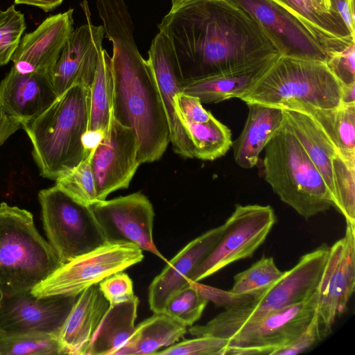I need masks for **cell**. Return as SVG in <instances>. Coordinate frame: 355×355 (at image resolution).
<instances>
[{
  "label": "cell",
  "mask_w": 355,
  "mask_h": 355,
  "mask_svg": "<svg viewBox=\"0 0 355 355\" xmlns=\"http://www.w3.org/2000/svg\"><path fill=\"white\" fill-rule=\"evenodd\" d=\"M158 28L183 84L279 55L257 22L232 0H172Z\"/></svg>",
  "instance_id": "cell-1"
},
{
  "label": "cell",
  "mask_w": 355,
  "mask_h": 355,
  "mask_svg": "<svg viewBox=\"0 0 355 355\" xmlns=\"http://www.w3.org/2000/svg\"><path fill=\"white\" fill-rule=\"evenodd\" d=\"M105 35L112 42V115L130 128L138 141L140 164L158 160L170 142L165 109L153 73L134 40L124 0H96Z\"/></svg>",
  "instance_id": "cell-2"
},
{
  "label": "cell",
  "mask_w": 355,
  "mask_h": 355,
  "mask_svg": "<svg viewBox=\"0 0 355 355\" xmlns=\"http://www.w3.org/2000/svg\"><path fill=\"white\" fill-rule=\"evenodd\" d=\"M329 252V246L322 243L304 254L294 267L286 270L276 284L254 297L235 295L229 291L192 282L208 301L225 310L205 325L191 326L188 331L195 337L212 336L225 338L247 322L305 300L318 289Z\"/></svg>",
  "instance_id": "cell-3"
},
{
  "label": "cell",
  "mask_w": 355,
  "mask_h": 355,
  "mask_svg": "<svg viewBox=\"0 0 355 355\" xmlns=\"http://www.w3.org/2000/svg\"><path fill=\"white\" fill-rule=\"evenodd\" d=\"M89 116V89L75 84L22 123L41 176L55 181L89 156L84 144Z\"/></svg>",
  "instance_id": "cell-4"
},
{
  "label": "cell",
  "mask_w": 355,
  "mask_h": 355,
  "mask_svg": "<svg viewBox=\"0 0 355 355\" xmlns=\"http://www.w3.org/2000/svg\"><path fill=\"white\" fill-rule=\"evenodd\" d=\"M62 265L28 210L0 204V296L31 291Z\"/></svg>",
  "instance_id": "cell-5"
},
{
  "label": "cell",
  "mask_w": 355,
  "mask_h": 355,
  "mask_svg": "<svg viewBox=\"0 0 355 355\" xmlns=\"http://www.w3.org/2000/svg\"><path fill=\"white\" fill-rule=\"evenodd\" d=\"M264 149V179L283 202L305 219L334 207L323 178L284 120Z\"/></svg>",
  "instance_id": "cell-6"
},
{
  "label": "cell",
  "mask_w": 355,
  "mask_h": 355,
  "mask_svg": "<svg viewBox=\"0 0 355 355\" xmlns=\"http://www.w3.org/2000/svg\"><path fill=\"white\" fill-rule=\"evenodd\" d=\"M342 84L325 62L279 55L262 78L239 98L283 110L308 105L334 108L341 104Z\"/></svg>",
  "instance_id": "cell-7"
},
{
  "label": "cell",
  "mask_w": 355,
  "mask_h": 355,
  "mask_svg": "<svg viewBox=\"0 0 355 355\" xmlns=\"http://www.w3.org/2000/svg\"><path fill=\"white\" fill-rule=\"evenodd\" d=\"M47 241L62 264L107 242L89 205L55 185L38 193Z\"/></svg>",
  "instance_id": "cell-8"
},
{
  "label": "cell",
  "mask_w": 355,
  "mask_h": 355,
  "mask_svg": "<svg viewBox=\"0 0 355 355\" xmlns=\"http://www.w3.org/2000/svg\"><path fill=\"white\" fill-rule=\"evenodd\" d=\"M143 250L125 242H107L62 264L31 293L37 297L78 296L91 286L141 262Z\"/></svg>",
  "instance_id": "cell-9"
},
{
  "label": "cell",
  "mask_w": 355,
  "mask_h": 355,
  "mask_svg": "<svg viewBox=\"0 0 355 355\" xmlns=\"http://www.w3.org/2000/svg\"><path fill=\"white\" fill-rule=\"evenodd\" d=\"M277 218L270 205H236L218 243L193 273L198 282L230 263L251 257L265 241Z\"/></svg>",
  "instance_id": "cell-10"
},
{
  "label": "cell",
  "mask_w": 355,
  "mask_h": 355,
  "mask_svg": "<svg viewBox=\"0 0 355 355\" xmlns=\"http://www.w3.org/2000/svg\"><path fill=\"white\" fill-rule=\"evenodd\" d=\"M318 298L317 289L300 303L240 326L225 338V355H270L307 327L316 311Z\"/></svg>",
  "instance_id": "cell-11"
},
{
  "label": "cell",
  "mask_w": 355,
  "mask_h": 355,
  "mask_svg": "<svg viewBox=\"0 0 355 355\" xmlns=\"http://www.w3.org/2000/svg\"><path fill=\"white\" fill-rule=\"evenodd\" d=\"M98 200L128 187L138 166V141L133 130L112 115L109 125L89 155Z\"/></svg>",
  "instance_id": "cell-12"
},
{
  "label": "cell",
  "mask_w": 355,
  "mask_h": 355,
  "mask_svg": "<svg viewBox=\"0 0 355 355\" xmlns=\"http://www.w3.org/2000/svg\"><path fill=\"white\" fill-rule=\"evenodd\" d=\"M107 242L130 243L166 261L153 236L155 212L148 198L140 192L90 205Z\"/></svg>",
  "instance_id": "cell-13"
},
{
  "label": "cell",
  "mask_w": 355,
  "mask_h": 355,
  "mask_svg": "<svg viewBox=\"0 0 355 355\" xmlns=\"http://www.w3.org/2000/svg\"><path fill=\"white\" fill-rule=\"evenodd\" d=\"M355 285V225L347 223L343 237L329 247L318 287L316 313L325 338L337 318L347 310Z\"/></svg>",
  "instance_id": "cell-14"
},
{
  "label": "cell",
  "mask_w": 355,
  "mask_h": 355,
  "mask_svg": "<svg viewBox=\"0 0 355 355\" xmlns=\"http://www.w3.org/2000/svg\"><path fill=\"white\" fill-rule=\"evenodd\" d=\"M77 297H37L31 291L0 296V337L32 334L58 336Z\"/></svg>",
  "instance_id": "cell-15"
},
{
  "label": "cell",
  "mask_w": 355,
  "mask_h": 355,
  "mask_svg": "<svg viewBox=\"0 0 355 355\" xmlns=\"http://www.w3.org/2000/svg\"><path fill=\"white\" fill-rule=\"evenodd\" d=\"M260 26L280 55L326 62L318 40L293 15L272 0H232Z\"/></svg>",
  "instance_id": "cell-16"
},
{
  "label": "cell",
  "mask_w": 355,
  "mask_h": 355,
  "mask_svg": "<svg viewBox=\"0 0 355 355\" xmlns=\"http://www.w3.org/2000/svg\"><path fill=\"white\" fill-rule=\"evenodd\" d=\"M80 6L87 23L72 31L50 74L57 96L75 84L89 89L103 50L104 28L92 23L86 0Z\"/></svg>",
  "instance_id": "cell-17"
},
{
  "label": "cell",
  "mask_w": 355,
  "mask_h": 355,
  "mask_svg": "<svg viewBox=\"0 0 355 355\" xmlns=\"http://www.w3.org/2000/svg\"><path fill=\"white\" fill-rule=\"evenodd\" d=\"M72 8L46 17L34 31L21 39L11 61L21 73L51 72L73 31Z\"/></svg>",
  "instance_id": "cell-18"
},
{
  "label": "cell",
  "mask_w": 355,
  "mask_h": 355,
  "mask_svg": "<svg viewBox=\"0 0 355 355\" xmlns=\"http://www.w3.org/2000/svg\"><path fill=\"white\" fill-rule=\"evenodd\" d=\"M147 62L165 109L173 149L184 158H195L192 142L175 107L176 94L182 92L183 80L169 42L160 32L152 40Z\"/></svg>",
  "instance_id": "cell-19"
},
{
  "label": "cell",
  "mask_w": 355,
  "mask_h": 355,
  "mask_svg": "<svg viewBox=\"0 0 355 355\" xmlns=\"http://www.w3.org/2000/svg\"><path fill=\"white\" fill-rule=\"evenodd\" d=\"M224 230V224L212 228L185 245L167 261L148 287V304L153 313H162L168 300L189 285L193 273L212 251Z\"/></svg>",
  "instance_id": "cell-20"
},
{
  "label": "cell",
  "mask_w": 355,
  "mask_h": 355,
  "mask_svg": "<svg viewBox=\"0 0 355 355\" xmlns=\"http://www.w3.org/2000/svg\"><path fill=\"white\" fill-rule=\"evenodd\" d=\"M50 73H21L12 67L0 81V108L21 124L33 119L57 98Z\"/></svg>",
  "instance_id": "cell-21"
},
{
  "label": "cell",
  "mask_w": 355,
  "mask_h": 355,
  "mask_svg": "<svg viewBox=\"0 0 355 355\" xmlns=\"http://www.w3.org/2000/svg\"><path fill=\"white\" fill-rule=\"evenodd\" d=\"M280 55L183 84L182 92L202 103H218L246 94Z\"/></svg>",
  "instance_id": "cell-22"
},
{
  "label": "cell",
  "mask_w": 355,
  "mask_h": 355,
  "mask_svg": "<svg viewBox=\"0 0 355 355\" xmlns=\"http://www.w3.org/2000/svg\"><path fill=\"white\" fill-rule=\"evenodd\" d=\"M297 18L318 40L326 53L355 43L337 11L318 0H272Z\"/></svg>",
  "instance_id": "cell-23"
},
{
  "label": "cell",
  "mask_w": 355,
  "mask_h": 355,
  "mask_svg": "<svg viewBox=\"0 0 355 355\" xmlns=\"http://www.w3.org/2000/svg\"><path fill=\"white\" fill-rule=\"evenodd\" d=\"M109 306L98 284L89 286L78 296L58 334V338L68 354L85 355Z\"/></svg>",
  "instance_id": "cell-24"
},
{
  "label": "cell",
  "mask_w": 355,
  "mask_h": 355,
  "mask_svg": "<svg viewBox=\"0 0 355 355\" xmlns=\"http://www.w3.org/2000/svg\"><path fill=\"white\" fill-rule=\"evenodd\" d=\"M247 105L248 114L244 127L232 144L235 162L245 169L258 164L260 153L284 120L281 108L258 103Z\"/></svg>",
  "instance_id": "cell-25"
},
{
  "label": "cell",
  "mask_w": 355,
  "mask_h": 355,
  "mask_svg": "<svg viewBox=\"0 0 355 355\" xmlns=\"http://www.w3.org/2000/svg\"><path fill=\"white\" fill-rule=\"evenodd\" d=\"M283 113L285 124L323 178L334 205L332 159L338 153L311 116L293 110H283Z\"/></svg>",
  "instance_id": "cell-26"
},
{
  "label": "cell",
  "mask_w": 355,
  "mask_h": 355,
  "mask_svg": "<svg viewBox=\"0 0 355 355\" xmlns=\"http://www.w3.org/2000/svg\"><path fill=\"white\" fill-rule=\"evenodd\" d=\"M139 299L111 304L101 320L85 355H114L135 329Z\"/></svg>",
  "instance_id": "cell-27"
},
{
  "label": "cell",
  "mask_w": 355,
  "mask_h": 355,
  "mask_svg": "<svg viewBox=\"0 0 355 355\" xmlns=\"http://www.w3.org/2000/svg\"><path fill=\"white\" fill-rule=\"evenodd\" d=\"M285 110L304 112L311 116L345 159L355 162V103L334 108L294 105Z\"/></svg>",
  "instance_id": "cell-28"
},
{
  "label": "cell",
  "mask_w": 355,
  "mask_h": 355,
  "mask_svg": "<svg viewBox=\"0 0 355 355\" xmlns=\"http://www.w3.org/2000/svg\"><path fill=\"white\" fill-rule=\"evenodd\" d=\"M187 327L175 321L166 314L155 313L135 326L126 343L114 355L155 354L183 338Z\"/></svg>",
  "instance_id": "cell-29"
},
{
  "label": "cell",
  "mask_w": 355,
  "mask_h": 355,
  "mask_svg": "<svg viewBox=\"0 0 355 355\" xmlns=\"http://www.w3.org/2000/svg\"><path fill=\"white\" fill-rule=\"evenodd\" d=\"M113 80L111 57L103 49L89 87L87 132L103 133L112 116Z\"/></svg>",
  "instance_id": "cell-30"
},
{
  "label": "cell",
  "mask_w": 355,
  "mask_h": 355,
  "mask_svg": "<svg viewBox=\"0 0 355 355\" xmlns=\"http://www.w3.org/2000/svg\"><path fill=\"white\" fill-rule=\"evenodd\" d=\"M181 123L192 142L196 158L213 161L224 156L232 147L231 130L214 116L206 122Z\"/></svg>",
  "instance_id": "cell-31"
},
{
  "label": "cell",
  "mask_w": 355,
  "mask_h": 355,
  "mask_svg": "<svg viewBox=\"0 0 355 355\" xmlns=\"http://www.w3.org/2000/svg\"><path fill=\"white\" fill-rule=\"evenodd\" d=\"M277 267L273 257H262L249 268L236 274L230 293L254 297L267 291L285 275Z\"/></svg>",
  "instance_id": "cell-32"
},
{
  "label": "cell",
  "mask_w": 355,
  "mask_h": 355,
  "mask_svg": "<svg viewBox=\"0 0 355 355\" xmlns=\"http://www.w3.org/2000/svg\"><path fill=\"white\" fill-rule=\"evenodd\" d=\"M334 207L355 225V162L345 159L338 153L332 159Z\"/></svg>",
  "instance_id": "cell-33"
},
{
  "label": "cell",
  "mask_w": 355,
  "mask_h": 355,
  "mask_svg": "<svg viewBox=\"0 0 355 355\" xmlns=\"http://www.w3.org/2000/svg\"><path fill=\"white\" fill-rule=\"evenodd\" d=\"M68 354L58 335L19 334L0 337V355Z\"/></svg>",
  "instance_id": "cell-34"
},
{
  "label": "cell",
  "mask_w": 355,
  "mask_h": 355,
  "mask_svg": "<svg viewBox=\"0 0 355 355\" xmlns=\"http://www.w3.org/2000/svg\"><path fill=\"white\" fill-rule=\"evenodd\" d=\"M198 291L189 283L176 292L166 302L164 313L175 321L191 327L198 320L208 303Z\"/></svg>",
  "instance_id": "cell-35"
},
{
  "label": "cell",
  "mask_w": 355,
  "mask_h": 355,
  "mask_svg": "<svg viewBox=\"0 0 355 355\" xmlns=\"http://www.w3.org/2000/svg\"><path fill=\"white\" fill-rule=\"evenodd\" d=\"M55 185L87 205L98 201L89 156L69 172L58 178Z\"/></svg>",
  "instance_id": "cell-36"
},
{
  "label": "cell",
  "mask_w": 355,
  "mask_h": 355,
  "mask_svg": "<svg viewBox=\"0 0 355 355\" xmlns=\"http://www.w3.org/2000/svg\"><path fill=\"white\" fill-rule=\"evenodd\" d=\"M26 28L24 15L15 5L0 10V67L11 61Z\"/></svg>",
  "instance_id": "cell-37"
},
{
  "label": "cell",
  "mask_w": 355,
  "mask_h": 355,
  "mask_svg": "<svg viewBox=\"0 0 355 355\" xmlns=\"http://www.w3.org/2000/svg\"><path fill=\"white\" fill-rule=\"evenodd\" d=\"M228 340L212 336H197L157 352V355H225Z\"/></svg>",
  "instance_id": "cell-38"
},
{
  "label": "cell",
  "mask_w": 355,
  "mask_h": 355,
  "mask_svg": "<svg viewBox=\"0 0 355 355\" xmlns=\"http://www.w3.org/2000/svg\"><path fill=\"white\" fill-rule=\"evenodd\" d=\"M325 62L342 85L355 83V43L327 53Z\"/></svg>",
  "instance_id": "cell-39"
},
{
  "label": "cell",
  "mask_w": 355,
  "mask_h": 355,
  "mask_svg": "<svg viewBox=\"0 0 355 355\" xmlns=\"http://www.w3.org/2000/svg\"><path fill=\"white\" fill-rule=\"evenodd\" d=\"M98 285L110 305L127 302L137 296L131 278L123 271L109 276Z\"/></svg>",
  "instance_id": "cell-40"
},
{
  "label": "cell",
  "mask_w": 355,
  "mask_h": 355,
  "mask_svg": "<svg viewBox=\"0 0 355 355\" xmlns=\"http://www.w3.org/2000/svg\"><path fill=\"white\" fill-rule=\"evenodd\" d=\"M324 338L315 311L307 327L286 345L275 349L270 355H294L309 349Z\"/></svg>",
  "instance_id": "cell-41"
},
{
  "label": "cell",
  "mask_w": 355,
  "mask_h": 355,
  "mask_svg": "<svg viewBox=\"0 0 355 355\" xmlns=\"http://www.w3.org/2000/svg\"><path fill=\"white\" fill-rule=\"evenodd\" d=\"M175 107L180 121L202 123L213 116L210 112L203 107L198 98L183 92L176 94Z\"/></svg>",
  "instance_id": "cell-42"
},
{
  "label": "cell",
  "mask_w": 355,
  "mask_h": 355,
  "mask_svg": "<svg viewBox=\"0 0 355 355\" xmlns=\"http://www.w3.org/2000/svg\"><path fill=\"white\" fill-rule=\"evenodd\" d=\"M20 128H22L21 123L8 116L0 108V146Z\"/></svg>",
  "instance_id": "cell-43"
},
{
  "label": "cell",
  "mask_w": 355,
  "mask_h": 355,
  "mask_svg": "<svg viewBox=\"0 0 355 355\" xmlns=\"http://www.w3.org/2000/svg\"><path fill=\"white\" fill-rule=\"evenodd\" d=\"M331 7L338 12L343 21L355 37V19L349 10L346 0H330Z\"/></svg>",
  "instance_id": "cell-44"
},
{
  "label": "cell",
  "mask_w": 355,
  "mask_h": 355,
  "mask_svg": "<svg viewBox=\"0 0 355 355\" xmlns=\"http://www.w3.org/2000/svg\"><path fill=\"white\" fill-rule=\"evenodd\" d=\"M64 0H14L15 4H24L40 8L48 12L58 8Z\"/></svg>",
  "instance_id": "cell-45"
},
{
  "label": "cell",
  "mask_w": 355,
  "mask_h": 355,
  "mask_svg": "<svg viewBox=\"0 0 355 355\" xmlns=\"http://www.w3.org/2000/svg\"><path fill=\"white\" fill-rule=\"evenodd\" d=\"M355 103V83L342 85L341 104Z\"/></svg>",
  "instance_id": "cell-46"
},
{
  "label": "cell",
  "mask_w": 355,
  "mask_h": 355,
  "mask_svg": "<svg viewBox=\"0 0 355 355\" xmlns=\"http://www.w3.org/2000/svg\"><path fill=\"white\" fill-rule=\"evenodd\" d=\"M349 10L353 16H354V0H346Z\"/></svg>",
  "instance_id": "cell-47"
},
{
  "label": "cell",
  "mask_w": 355,
  "mask_h": 355,
  "mask_svg": "<svg viewBox=\"0 0 355 355\" xmlns=\"http://www.w3.org/2000/svg\"><path fill=\"white\" fill-rule=\"evenodd\" d=\"M327 9L331 8L330 0H318Z\"/></svg>",
  "instance_id": "cell-48"
}]
</instances>
